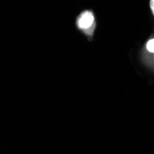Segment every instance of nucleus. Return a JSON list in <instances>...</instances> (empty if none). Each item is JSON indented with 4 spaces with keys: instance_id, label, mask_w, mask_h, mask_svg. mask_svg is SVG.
<instances>
[{
    "instance_id": "f257e3e1",
    "label": "nucleus",
    "mask_w": 154,
    "mask_h": 154,
    "mask_svg": "<svg viewBox=\"0 0 154 154\" xmlns=\"http://www.w3.org/2000/svg\"><path fill=\"white\" fill-rule=\"evenodd\" d=\"M94 21V17L92 15V13L90 11H85L83 12L80 17L78 20V26L79 29H88L90 28Z\"/></svg>"
},
{
    "instance_id": "f03ea898",
    "label": "nucleus",
    "mask_w": 154,
    "mask_h": 154,
    "mask_svg": "<svg viewBox=\"0 0 154 154\" xmlns=\"http://www.w3.org/2000/svg\"><path fill=\"white\" fill-rule=\"evenodd\" d=\"M146 47L148 51H149L150 53H154V39H151L148 42Z\"/></svg>"
},
{
    "instance_id": "7ed1b4c3",
    "label": "nucleus",
    "mask_w": 154,
    "mask_h": 154,
    "mask_svg": "<svg viewBox=\"0 0 154 154\" xmlns=\"http://www.w3.org/2000/svg\"><path fill=\"white\" fill-rule=\"evenodd\" d=\"M150 8H151V11H152L153 15H154V0H151V1H150Z\"/></svg>"
}]
</instances>
